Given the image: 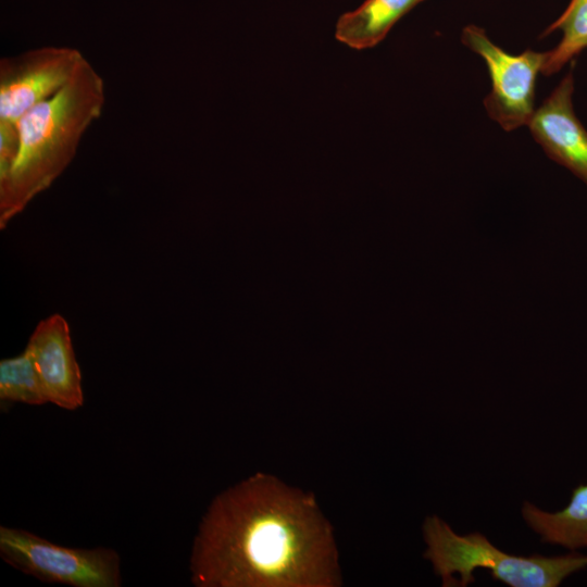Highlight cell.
<instances>
[{
    "label": "cell",
    "instance_id": "cell-1",
    "mask_svg": "<svg viewBox=\"0 0 587 587\" xmlns=\"http://www.w3.org/2000/svg\"><path fill=\"white\" fill-rule=\"evenodd\" d=\"M333 529L314 497L257 473L217 495L190 555L198 587H334Z\"/></svg>",
    "mask_w": 587,
    "mask_h": 587
},
{
    "label": "cell",
    "instance_id": "cell-2",
    "mask_svg": "<svg viewBox=\"0 0 587 587\" xmlns=\"http://www.w3.org/2000/svg\"><path fill=\"white\" fill-rule=\"evenodd\" d=\"M104 102V82L86 61L59 92L20 120L17 155L0 180L1 229L65 171Z\"/></svg>",
    "mask_w": 587,
    "mask_h": 587
},
{
    "label": "cell",
    "instance_id": "cell-3",
    "mask_svg": "<svg viewBox=\"0 0 587 587\" xmlns=\"http://www.w3.org/2000/svg\"><path fill=\"white\" fill-rule=\"evenodd\" d=\"M423 536L427 545L424 558L446 587L455 586L454 574L460 575V587L474 583L473 571L478 567L489 570L494 579L511 587H558L587 567V555L577 552L555 557L507 553L478 532L458 535L436 515L425 519Z\"/></svg>",
    "mask_w": 587,
    "mask_h": 587
},
{
    "label": "cell",
    "instance_id": "cell-4",
    "mask_svg": "<svg viewBox=\"0 0 587 587\" xmlns=\"http://www.w3.org/2000/svg\"><path fill=\"white\" fill-rule=\"evenodd\" d=\"M0 555L24 574L48 584L118 587L121 558L111 548H71L26 529L0 526Z\"/></svg>",
    "mask_w": 587,
    "mask_h": 587
},
{
    "label": "cell",
    "instance_id": "cell-5",
    "mask_svg": "<svg viewBox=\"0 0 587 587\" xmlns=\"http://www.w3.org/2000/svg\"><path fill=\"white\" fill-rule=\"evenodd\" d=\"M461 41L486 63L491 90L484 100L486 111L504 130L528 125L535 112V85L541 72L546 52L525 50L513 55L495 45L486 32L467 25Z\"/></svg>",
    "mask_w": 587,
    "mask_h": 587
},
{
    "label": "cell",
    "instance_id": "cell-6",
    "mask_svg": "<svg viewBox=\"0 0 587 587\" xmlns=\"http://www.w3.org/2000/svg\"><path fill=\"white\" fill-rule=\"evenodd\" d=\"M87 59L71 47H40L0 60V125L18 126L34 107L59 92Z\"/></svg>",
    "mask_w": 587,
    "mask_h": 587
},
{
    "label": "cell",
    "instance_id": "cell-7",
    "mask_svg": "<svg viewBox=\"0 0 587 587\" xmlns=\"http://www.w3.org/2000/svg\"><path fill=\"white\" fill-rule=\"evenodd\" d=\"M573 93L570 71L535 110L527 126L548 157L587 185V130L575 114Z\"/></svg>",
    "mask_w": 587,
    "mask_h": 587
},
{
    "label": "cell",
    "instance_id": "cell-8",
    "mask_svg": "<svg viewBox=\"0 0 587 587\" xmlns=\"http://www.w3.org/2000/svg\"><path fill=\"white\" fill-rule=\"evenodd\" d=\"M29 350L48 402L65 410L84 404L82 374L72 346L70 327L60 314L40 321L29 337Z\"/></svg>",
    "mask_w": 587,
    "mask_h": 587
},
{
    "label": "cell",
    "instance_id": "cell-9",
    "mask_svg": "<svg viewBox=\"0 0 587 587\" xmlns=\"http://www.w3.org/2000/svg\"><path fill=\"white\" fill-rule=\"evenodd\" d=\"M422 1L424 0H365L359 8L338 18L335 37L352 49L372 48Z\"/></svg>",
    "mask_w": 587,
    "mask_h": 587
},
{
    "label": "cell",
    "instance_id": "cell-10",
    "mask_svg": "<svg viewBox=\"0 0 587 587\" xmlns=\"http://www.w3.org/2000/svg\"><path fill=\"white\" fill-rule=\"evenodd\" d=\"M528 526L542 542L559 545L572 551L587 547V485L577 486L569 504L558 512H546L529 502L522 508Z\"/></svg>",
    "mask_w": 587,
    "mask_h": 587
},
{
    "label": "cell",
    "instance_id": "cell-11",
    "mask_svg": "<svg viewBox=\"0 0 587 587\" xmlns=\"http://www.w3.org/2000/svg\"><path fill=\"white\" fill-rule=\"evenodd\" d=\"M554 30H560L562 37L553 49L546 52L541 73L547 76L559 72L569 61L587 49V0H571L542 36Z\"/></svg>",
    "mask_w": 587,
    "mask_h": 587
},
{
    "label": "cell",
    "instance_id": "cell-12",
    "mask_svg": "<svg viewBox=\"0 0 587 587\" xmlns=\"http://www.w3.org/2000/svg\"><path fill=\"white\" fill-rule=\"evenodd\" d=\"M0 400L30 405L48 403L33 357L27 348L0 361Z\"/></svg>",
    "mask_w": 587,
    "mask_h": 587
}]
</instances>
